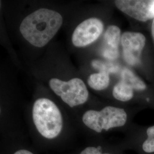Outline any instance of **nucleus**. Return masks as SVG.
I'll list each match as a JSON object with an SVG mask.
<instances>
[{
    "instance_id": "1",
    "label": "nucleus",
    "mask_w": 154,
    "mask_h": 154,
    "mask_svg": "<svg viewBox=\"0 0 154 154\" xmlns=\"http://www.w3.org/2000/svg\"><path fill=\"white\" fill-rule=\"evenodd\" d=\"M62 22V16L58 12L41 8L33 11L22 20L20 31L29 44L42 48L54 37Z\"/></svg>"
},
{
    "instance_id": "2",
    "label": "nucleus",
    "mask_w": 154,
    "mask_h": 154,
    "mask_svg": "<svg viewBox=\"0 0 154 154\" xmlns=\"http://www.w3.org/2000/svg\"><path fill=\"white\" fill-rule=\"evenodd\" d=\"M33 120L39 133L44 138L57 137L63 128L61 111L55 103L48 98L36 100L32 110Z\"/></svg>"
},
{
    "instance_id": "3",
    "label": "nucleus",
    "mask_w": 154,
    "mask_h": 154,
    "mask_svg": "<svg viewBox=\"0 0 154 154\" xmlns=\"http://www.w3.org/2000/svg\"><path fill=\"white\" fill-rule=\"evenodd\" d=\"M127 116L124 109L113 106L105 107L100 111L90 110L86 111L82 116L83 123L95 132L124 126Z\"/></svg>"
},
{
    "instance_id": "4",
    "label": "nucleus",
    "mask_w": 154,
    "mask_h": 154,
    "mask_svg": "<svg viewBox=\"0 0 154 154\" xmlns=\"http://www.w3.org/2000/svg\"><path fill=\"white\" fill-rule=\"evenodd\" d=\"M49 86L53 91L71 107L83 105L88 99V90L80 78H74L68 81L52 78Z\"/></svg>"
},
{
    "instance_id": "5",
    "label": "nucleus",
    "mask_w": 154,
    "mask_h": 154,
    "mask_svg": "<svg viewBox=\"0 0 154 154\" xmlns=\"http://www.w3.org/2000/svg\"><path fill=\"white\" fill-rule=\"evenodd\" d=\"M103 29V23L99 18H89L79 23L75 29L72 35V42L78 48L91 44L98 39Z\"/></svg>"
},
{
    "instance_id": "6",
    "label": "nucleus",
    "mask_w": 154,
    "mask_h": 154,
    "mask_svg": "<svg viewBox=\"0 0 154 154\" xmlns=\"http://www.w3.org/2000/svg\"><path fill=\"white\" fill-rule=\"evenodd\" d=\"M118 9L133 18L142 22L154 18V0H117Z\"/></svg>"
},
{
    "instance_id": "7",
    "label": "nucleus",
    "mask_w": 154,
    "mask_h": 154,
    "mask_svg": "<svg viewBox=\"0 0 154 154\" xmlns=\"http://www.w3.org/2000/svg\"><path fill=\"white\" fill-rule=\"evenodd\" d=\"M121 42L125 61L131 66L138 65L146 43L144 35L142 33L126 32L122 35Z\"/></svg>"
},
{
    "instance_id": "8",
    "label": "nucleus",
    "mask_w": 154,
    "mask_h": 154,
    "mask_svg": "<svg viewBox=\"0 0 154 154\" xmlns=\"http://www.w3.org/2000/svg\"><path fill=\"white\" fill-rule=\"evenodd\" d=\"M121 41V30L115 25L109 26L104 34V45L101 50L103 57L110 61L119 56V45Z\"/></svg>"
},
{
    "instance_id": "9",
    "label": "nucleus",
    "mask_w": 154,
    "mask_h": 154,
    "mask_svg": "<svg viewBox=\"0 0 154 154\" xmlns=\"http://www.w3.org/2000/svg\"><path fill=\"white\" fill-rule=\"evenodd\" d=\"M88 83L89 86L95 90H105L109 85V74L105 72L92 74L88 77Z\"/></svg>"
},
{
    "instance_id": "10",
    "label": "nucleus",
    "mask_w": 154,
    "mask_h": 154,
    "mask_svg": "<svg viewBox=\"0 0 154 154\" xmlns=\"http://www.w3.org/2000/svg\"><path fill=\"white\" fill-rule=\"evenodd\" d=\"M112 95L113 97L118 100L127 102L132 99L134 96V89L121 80L114 87Z\"/></svg>"
},
{
    "instance_id": "11",
    "label": "nucleus",
    "mask_w": 154,
    "mask_h": 154,
    "mask_svg": "<svg viewBox=\"0 0 154 154\" xmlns=\"http://www.w3.org/2000/svg\"><path fill=\"white\" fill-rule=\"evenodd\" d=\"M121 80L131 86L134 90L142 91L146 88V84L131 70L127 68L122 70Z\"/></svg>"
},
{
    "instance_id": "12",
    "label": "nucleus",
    "mask_w": 154,
    "mask_h": 154,
    "mask_svg": "<svg viewBox=\"0 0 154 154\" xmlns=\"http://www.w3.org/2000/svg\"><path fill=\"white\" fill-rule=\"evenodd\" d=\"M92 66L99 72H116L119 69L118 65L110 62H103L99 60H94L92 62Z\"/></svg>"
},
{
    "instance_id": "13",
    "label": "nucleus",
    "mask_w": 154,
    "mask_h": 154,
    "mask_svg": "<svg viewBox=\"0 0 154 154\" xmlns=\"http://www.w3.org/2000/svg\"><path fill=\"white\" fill-rule=\"evenodd\" d=\"M147 138L142 146L143 151L147 153L154 152V126L149 127L147 130Z\"/></svg>"
},
{
    "instance_id": "14",
    "label": "nucleus",
    "mask_w": 154,
    "mask_h": 154,
    "mask_svg": "<svg viewBox=\"0 0 154 154\" xmlns=\"http://www.w3.org/2000/svg\"><path fill=\"white\" fill-rule=\"evenodd\" d=\"M80 154H110L108 153H102L100 147H88L84 149Z\"/></svg>"
},
{
    "instance_id": "15",
    "label": "nucleus",
    "mask_w": 154,
    "mask_h": 154,
    "mask_svg": "<svg viewBox=\"0 0 154 154\" xmlns=\"http://www.w3.org/2000/svg\"><path fill=\"white\" fill-rule=\"evenodd\" d=\"M14 154H34L32 152L26 149H20L16 151Z\"/></svg>"
},
{
    "instance_id": "16",
    "label": "nucleus",
    "mask_w": 154,
    "mask_h": 154,
    "mask_svg": "<svg viewBox=\"0 0 154 154\" xmlns=\"http://www.w3.org/2000/svg\"><path fill=\"white\" fill-rule=\"evenodd\" d=\"M151 31H152V37H153V39H154V21L152 22V28H151Z\"/></svg>"
}]
</instances>
